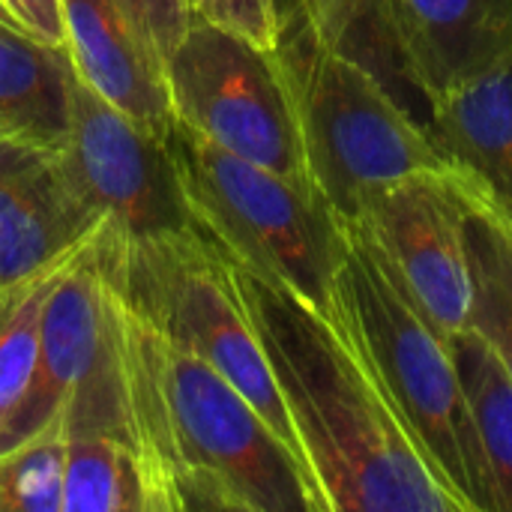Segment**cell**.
Here are the masks:
<instances>
[{
    "label": "cell",
    "instance_id": "23",
    "mask_svg": "<svg viewBox=\"0 0 512 512\" xmlns=\"http://www.w3.org/2000/svg\"><path fill=\"white\" fill-rule=\"evenodd\" d=\"M117 3L165 75V63L192 21L186 0H117Z\"/></svg>",
    "mask_w": 512,
    "mask_h": 512
},
{
    "label": "cell",
    "instance_id": "5",
    "mask_svg": "<svg viewBox=\"0 0 512 512\" xmlns=\"http://www.w3.org/2000/svg\"><path fill=\"white\" fill-rule=\"evenodd\" d=\"M93 252L108 288L171 345L225 375L306 468L267 357L237 297L228 255L201 231L147 240L96 231Z\"/></svg>",
    "mask_w": 512,
    "mask_h": 512
},
{
    "label": "cell",
    "instance_id": "2",
    "mask_svg": "<svg viewBox=\"0 0 512 512\" xmlns=\"http://www.w3.org/2000/svg\"><path fill=\"white\" fill-rule=\"evenodd\" d=\"M135 453L159 512H321L318 492L252 402L144 324L105 282Z\"/></svg>",
    "mask_w": 512,
    "mask_h": 512
},
{
    "label": "cell",
    "instance_id": "4",
    "mask_svg": "<svg viewBox=\"0 0 512 512\" xmlns=\"http://www.w3.org/2000/svg\"><path fill=\"white\" fill-rule=\"evenodd\" d=\"M276 54L306 180L339 219H357L375 192L408 174L453 171L393 90L366 63L321 42L294 0Z\"/></svg>",
    "mask_w": 512,
    "mask_h": 512
},
{
    "label": "cell",
    "instance_id": "26",
    "mask_svg": "<svg viewBox=\"0 0 512 512\" xmlns=\"http://www.w3.org/2000/svg\"><path fill=\"white\" fill-rule=\"evenodd\" d=\"M510 219H512V216H510Z\"/></svg>",
    "mask_w": 512,
    "mask_h": 512
},
{
    "label": "cell",
    "instance_id": "13",
    "mask_svg": "<svg viewBox=\"0 0 512 512\" xmlns=\"http://www.w3.org/2000/svg\"><path fill=\"white\" fill-rule=\"evenodd\" d=\"M72 69L111 105L168 135L171 99L159 63L117 0H60Z\"/></svg>",
    "mask_w": 512,
    "mask_h": 512
},
{
    "label": "cell",
    "instance_id": "7",
    "mask_svg": "<svg viewBox=\"0 0 512 512\" xmlns=\"http://www.w3.org/2000/svg\"><path fill=\"white\" fill-rule=\"evenodd\" d=\"M165 87L177 123L240 159L309 186L291 90L276 51L192 15L165 63Z\"/></svg>",
    "mask_w": 512,
    "mask_h": 512
},
{
    "label": "cell",
    "instance_id": "8",
    "mask_svg": "<svg viewBox=\"0 0 512 512\" xmlns=\"http://www.w3.org/2000/svg\"><path fill=\"white\" fill-rule=\"evenodd\" d=\"M69 135L54 153L69 189L117 240L198 231L168 135L138 123L72 72Z\"/></svg>",
    "mask_w": 512,
    "mask_h": 512
},
{
    "label": "cell",
    "instance_id": "9",
    "mask_svg": "<svg viewBox=\"0 0 512 512\" xmlns=\"http://www.w3.org/2000/svg\"><path fill=\"white\" fill-rule=\"evenodd\" d=\"M465 216L468 192L456 171L408 174L375 192L357 216L444 336L468 330L471 270Z\"/></svg>",
    "mask_w": 512,
    "mask_h": 512
},
{
    "label": "cell",
    "instance_id": "21",
    "mask_svg": "<svg viewBox=\"0 0 512 512\" xmlns=\"http://www.w3.org/2000/svg\"><path fill=\"white\" fill-rule=\"evenodd\" d=\"M294 3L321 42L366 63L384 84L393 75L402 78L387 30L384 0H294Z\"/></svg>",
    "mask_w": 512,
    "mask_h": 512
},
{
    "label": "cell",
    "instance_id": "12",
    "mask_svg": "<svg viewBox=\"0 0 512 512\" xmlns=\"http://www.w3.org/2000/svg\"><path fill=\"white\" fill-rule=\"evenodd\" d=\"M402 78L432 102L512 54V0H384Z\"/></svg>",
    "mask_w": 512,
    "mask_h": 512
},
{
    "label": "cell",
    "instance_id": "22",
    "mask_svg": "<svg viewBox=\"0 0 512 512\" xmlns=\"http://www.w3.org/2000/svg\"><path fill=\"white\" fill-rule=\"evenodd\" d=\"M186 6L195 18L276 51L291 0H186Z\"/></svg>",
    "mask_w": 512,
    "mask_h": 512
},
{
    "label": "cell",
    "instance_id": "15",
    "mask_svg": "<svg viewBox=\"0 0 512 512\" xmlns=\"http://www.w3.org/2000/svg\"><path fill=\"white\" fill-rule=\"evenodd\" d=\"M72 72L66 48L0 24V141L57 153L69 135Z\"/></svg>",
    "mask_w": 512,
    "mask_h": 512
},
{
    "label": "cell",
    "instance_id": "25",
    "mask_svg": "<svg viewBox=\"0 0 512 512\" xmlns=\"http://www.w3.org/2000/svg\"><path fill=\"white\" fill-rule=\"evenodd\" d=\"M0 24H9V27H18V24H15V18L9 15V9L3 6V0H0ZM18 30H21V27H18Z\"/></svg>",
    "mask_w": 512,
    "mask_h": 512
},
{
    "label": "cell",
    "instance_id": "16",
    "mask_svg": "<svg viewBox=\"0 0 512 512\" xmlns=\"http://www.w3.org/2000/svg\"><path fill=\"white\" fill-rule=\"evenodd\" d=\"M462 183L468 192V327L495 351V357L512 378V219L477 183H471L468 177H462Z\"/></svg>",
    "mask_w": 512,
    "mask_h": 512
},
{
    "label": "cell",
    "instance_id": "18",
    "mask_svg": "<svg viewBox=\"0 0 512 512\" xmlns=\"http://www.w3.org/2000/svg\"><path fill=\"white\" fill-rule=\"evenodd\" d=\"M447 342L492 471L498 512H512V378L471 327Z\"/></svg>",
    "mask_w": 512,
    "mask_h": 512
},
{
    "label": "cell",
    "instance_id": "19",
    "mask_svg": "<svg viewBox=\"0 0 512 512\" xmlns=\"http://www.w3.org/2000/svg\"><path fill=\"white\" fill-rule=\"evenodd\" d=\"M60 267L0 291V450L33 381L39 318Z\"/></svg>",
    "mask_w": 512,
    "mask_h": 512
},
{
    "label": "cell",
    "instance_id": "3",
    "mask_svg": "<svg viewBox=\"0 0 512 512\" xmlns=\"http://www.w3.org/2000/svg\"><path fill=\"white\" fill-rule=\"evenodd\" d=\"M333 318L351 333L384 384L426 462L465 512H498L492 471L447 336L357 219H342Z\"/></svg>",
    "mask_w": 512,
    "mask_h": 512
},
{
    "label": "cell",
    "instance_id": "14",
    "mask_svg": "<svg viewBox=\"0 0 512 512\" xmlns=\"http://www.w3.org/2000/svg\"><path fill=\"white\" fill-rule=\"evenodd\" d=\"M432 147L512 216V54L426 102Z\"/></svg>",
    "mask_w": 512,
    "mask_h": 512
},
{
    "label": "cell",
    "instance_id": "17",
    "mask_svg": "<svg viewBox=\"0 0 512 512\" xmlns=\"http://www.w3.org/2000/svg\"><path fill=\"white\" fill-rule=\"evenodd\" d=\"M60 512H159L138 453L105 432H66Z\"/></svg>",
    "mask_w": 512,
    "mask_h": 512
},
{
    "label": "cell",
    "instance_id": "20",
    "mask_svg": "<svg viewBox=\"0 0 512 512\" xmlns=\"http://www.w3.org/2000/svg\"><path fill=\"white\" fill-rule=\"evenodd\" d=\"M66 426L63 411L36 435L0 453V512H60Z\"/></svg>",
    "mask_w": 512,
    "mask_h": 512
},
{
    "label": "cell",
    "instance_id": "24",
    "mask_svg": "<svg viewBox=\"0 0 512 512\" xmlns=\"http://www.w3.org/2000/svg\"><path fill=\"white\" fill-rule=\"evenodd\" d=\"M3 6L9 9V15L15 18V24L24 33L36 36L48 45L66 48L60 0H3Z\"/></svg>",
    "mask_w": 512,
    "mask_h": 512
},
{
    "label": "cell",
    "instance_id": "6",
    "mask_svg": "<svg viewBox=\"0 0 512 512\" xmlns=\"http://www.w3.org/2000/svg\"><path fill=\"white\" fill-rule=\"evenodd\" d=\"M168 150L198 231L231 261L330 315L345 249L342 219L309 186L240 159L177 120Z\"/></svg>",
    "mask_w": 512,
    "mask_h": 512
},
{
    "label": "cell",
    "instance_id": "10",
    "mask_svg": "<svg viewBox=\"0 0 512 512\" xmlns=\"http://www.w3.org/2000/svg\"><path fill=\"white\" fill-rule=\"evenodd\" d=\"M96 231L54 153L0 141V291L60 267Z\"/></svg>",
    "mask_w": 512,
    "mask_h": 512
},
{
    "label": "cell",
    "instance_id": "1",
    "mask_svg": "<svg viewBox=\"0 0 512 512\" xmlns=\"http://www.w3.org/2000/svg\"><path fill=\"white\" fill-rule=\"evenodd\" d=\"M321 512H465L339 318L228 258Z\"/></svg>",
    "mask_w": 512,
    "mask_h": 512
},
{
    "label": "cell",
    "instance_id": "11",
    "mask_svg": "<svg viewBox=\"0 0 512 512\" xmlns=\"http://www.w3.org/2000/svg\"><path fill=\"white\" fill-rule=\"evenodd\" d=\"M105 342V279L93 240L54 276L39 318V348L30 390L9 426L3 450L60 417L78 381L90 372ZM0 450V453H3Z\"/></svg>",
    "mask_w": 512,
    "mask_h": 512
}]
</instances>
